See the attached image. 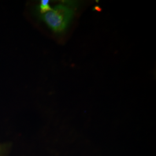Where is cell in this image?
Returning a JSON list of instances; mask_svg holds the SVG:
<instances>
[{
    "instance_id": "6da1fadb",
    "label": "cell",
    "mask_w": 156,
    "mask_h": 156,
    "mask_svg": "<svg viewBox=\"0 0 156 156\" xmlns=\"http://www.w3.org/2000/svg\"><path fill=\"white\" fill-rule=\"evenodd\" d=\"M74 15V9L71 3L58 4L51 11L43 14L42 17L54 32L62 33L66 30Z\"/></svg>"
},
{
    "instance_id": "7a4b0ae2",
    "label": "cell",
    "mask_w": 156,
    "mask_h": 156,
    "mask_svg": "<svg viewBox=\"0 0 156 156\" xmlns=\"http://www.w3.org/2000/svg\"><path fill=\"white\" fill-rule=\"evenodd\" d=\"M39 12L42 14H45L46 12L50 11L51 8L49 5V0H42L39 6Z\"/></svg>"
}]
</instances>
